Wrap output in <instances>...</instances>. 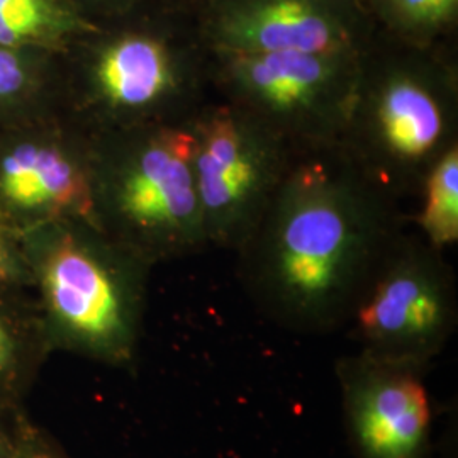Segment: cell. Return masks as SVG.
<instances>
[{
  "instance_id": "cell-1",
  "label": "cell",
  "mask_w": 458,
  "mask_h": 458,
  "mask_svg": "<svg viewBox=\"0 0 458 458\" xmlns=\"http://www.w3.org/2000/svg\"><path fill=\"white\" fill-rule=\"evenodd\" d=\"M406 229L401 202L340 147L301 151L238 255L255 308L301 335L344 329L377 263Z\"/></svg>"
},
{
  "instance_id": "cell-2",
  "label": "cell",
  "mask_w": 458,
  "mask_h": 458,
  "mask_svg": "<svg viewBox=\"0 0 458 458\" xmlns=\"http://www.w3.org/2000/svg\"><path fill=\"white\" fill-rule=\"evenodd\" d=\"M458 145L452 47H420L377 30L359 55L338 147L397 202L416 199L431 166Z\"/></svg>"
},
{
  "instance_id": "cell-3",
  "label": "cell",
  "mask_w": 458,
  "mask_h": 458,
  "mask_svg": "<svg viewBox=\"0 0 458 458\" xmlns=\"http://www.w3.org/2000/svg\"><path fill=\"white\" fill-rule=\"evenodd\" d=\"M94 98L147 126L185 124L214 98L211 49L197 16L158 0L153 19L102 34L89 62Z\"/></svg>"
},
{
  "instance_id": "cell-4",
  "label": "cell",
  "mask_w": 458,
  "mask_h": 458,
  "mask_svg": "<svg viewBox=\"0 0 458 458\" xmlns=\"http://www.w3.org/2000/svg\"><path fill=\"white\" fill-rule=\"evenodd\" d=\"M143 265L126 246L64 234L39 262L49 348L109 367L134 363L140 338Z\"/></svg>"
},
{
  "instance_id": "cell-5",
  "label": "cell",
  "mask_w": 458,
  "mask_h": 458,
  "mask_svg": "<svg viewBox=\"0 0 458 458\" xmlns=\"http://www.w3.org/2000/svg\"><path fill=\"white\" fill-rule=\"evenodd\" d=\"M360 51H211L214 98L257 117L295 151L336 147Z\"/></svg>"
},
{
  "instance_id": "cell-6",
  "label": "cell",
  "mask_w": 458,
  "mask_h": 458,
  "mask_svg": "<svg viewBox=\"0 0 458 458\" xmlns=\"http://www.w3.org/2000/svg\"><path fill=\"white\" fill-rule=\"evenodd\" d=\"M445 251L406 229L365 284L344 329L363 355L426 369L458 323L457 282Z\"/></svg>"
},
{
  "instance_id": "cell-7",
  "label": "cell",
  "mask_w": 458,
  "mask_h": 458,
  "mask_svg": "<svg viewBox=\"0 0 458 458\" xmlns=\"http://www.w3.org/2000/svg\"><path fill=\"white\" fill-rule=\"evenodd\" d=\"M208 246L238 251L291 172L295 151L243 109L213 98L191 123Z\"/></svg>"
},
{
  "instance_id": "cell-8",
  "label": "cell",
  "mask_w": 458,
  "mask_h": 458,
  "mask_svg": "<svg viewBox=\"0 0 458 458\" xmlns=\"http://www.w3.org/2000/svg\"><path fill=\"white\" fill-rule=\"evenodd\" d=\"M191 123L141 130L119 153L104 183L102 200L123 233L124 246L148 263L208 248Z\"/></svg>"
},
{
  "instance_id": "cell-9",
  "label": "cell",
  "mask_w": 458,
  "mask_h": 458,
  "mask_svg": "<svg viewBox=\"0 0 458 458\" xmlns=\"http://www.w3.org/2000/svg\"><path fill=\"white\" fill-rule=\"evenodd\" d=\"M197 24L216 53L360 51L377 31L363 0H211Z\"/></svg>"
},
{
  "instance_id": "cell-10",
  "label": "cell",
  "mask_w": 458,
  "mask_h": 458,
  "mask_svg": "<svg viewBox=\"0 0 458 458\" xmlns=\"http://www.w3.org/2000/svg\"><path fill=\"white\" fill-rule=\"evenodd\" d=\"M425 372L360 352L336 361L344 428L355 458H433Z\"/></svg>"
},
{
  "instance_id": "cell-11",
  "label": "cell",
  "mask_w": 458,
  "mask_h": 458,
  "mask_svg": "<svg viewBox=\"0 0 458 458\" xmlns=\"http://www.w3.org/2000/svg\"><path fill=\"white\" fill-rule=\"evenodd\" d=\"M0 192L21 208L92 217L89 172L56 148L21 147L2 165Z\"/></svg>"
},
{
  "instance_id": "cell-12",
  "label": "cell",
  "mask_w": 458,
  "mask_h": 458,
  "mask_svg": "<svg viewBox=\"0 0 458 458\" xmlns=\"http://www.w3.org/2000/svg\"><path fill=\"white\" fill-rule=\"evenodd\" d=\"M96 28L73 0H0V47L62 41Z\"/></svg>"
},
{
  "instance_id": "cell-13",
  "label": "cell",
  "mask_w": 458,
  "mask_h": 458,
  "mask_svg": "<svg viewBox=\"0 0 458 458\" xmlns=\"http://www.w3.org/2000/svg\"><path fill=\"white\" fill-rule=\"evenodd\" d=\"M377 30L420 47H452L458 0H363Z\"/></svg>"
},
{
  "instance_id": "cell-14",
  "label": "cell",
  "mask_w": 458,
  "mask_h": 458,
  "mask_svg": "<svg viewBox=\"0 0 458 458\" xmlns=\"http://www.w3.org/2000/svg\"><path fill=\"white\" fill-rule=\"evenodd\" d=\"M420 209L412 216L418 234L437 250L458 243V145L431 166L421 183Z\"/></svg>"
},
{
  "instance_id": "cell-15",
  "label": "cell",
  "mask_w": 458,
  "mask_h": 458,
  "mask_svg": "<svg viewBox=\"0 0 458 458\" xmlns=\"http://www.w3.org/2000/svg\"><path fill=\"white\" fill-rule=\"evenodd\" d=\"M48 350L45 333H33L0 311V412L22 410Z\"/></svg>"
},
{
  "instance_id": "cell-16",
  "label": "cell",
  "mask_w": 458,
  "mask_h": 458,
  "mask_svg": "<svg viewBox=\"0 0 458 458\" xmlns=\"http://www.w3.org/2000/svg\"><path fill=\"white\" fill-rule=\"evenodd\" d=\"M14 458H66L48 437L28 420L26 412L17 421L16 455Z\"/></svg>"
},
{
  "instance_id": "cell-17",
  "label": "cell",
  "mask_w": 458,
  "mask_h": 458,
  "mask_svg": "<svg viewBox=\"0 0 458 458\" xmlns=\"http://www.w3.org/2000/svg\"><path fill=\"white\" fill-rule=\"evenodd\" d=\"M24 79L21 60L13 48L0 47V98L16 92Z\"/></svg>"
},
{
  "instance_id": "cell-18",
  "label": "cell",
  "mask_w": 458,
  "mask_h": 458,
  "mask_svg": "<svg viewBox=\"0 0 458 458\" xmlns=\"http://www.w3.org/2000/svg\"><path fill=\"white\" fill-rule=\"evenodd\" d=\"M22 411L0 412V458H14L16 455L17 421Z\"/></svg>"
},
{
  "instance_id": "cell-19",
  "label": "cell",
  "mask_w": 458,
  "mask_h": 458,
  "mask_svg": "<svg viewBox=\"0 0 458 458\" xmlns=\"http://www.w3.org/2000/svg\"><path fill=\"white\" fill-rule=\"evenodd\" d=\"M75 5L85 14V9L102 11L107 14H130L143 0H73Z\"/></svg>"
},
{
  "instance_id": "cell-20",
  "label": "cell",
  "mask_w": 458,
  "mask_h": 458,
  "mask_svg": "<svg viewBox=\"0 0 458 458\" xmlns=\"http://www.w3.org/2000/svg\"><path fill=\"white\" fill-rule=\"evenodd\" d=\"M16 274V263L11 255V250L7 248L2 234H0V285L14 280Z\"/></svg>"
},
{
  "instance_id": "cell-21",
  "label": "cell",
  "mask_w": 458,
  "mask_h": 458,
  "mask_svg": "<svg viewBox=\"0 0 458 458\" xmlns=\"http://www.w3.org/2000/svg\"><path fill=\"white\" fill-rule=\"evenodd\" d=\"M165 2L197 16L211 0H165Z\"/></svg>"
}]
</instances>
